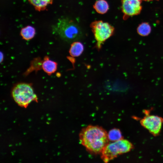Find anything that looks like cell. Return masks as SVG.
<instances>
[{"label":"cell","instance_id":"obj_1","mask_svg":"<svg viewBox=\"0 0 163 163\" xmlns=\"http://www.w3.org/2000/svg\"><path fill=\"white\" fill-rule=\"evenodd\" d=\"M79 138L82 145L94 154L101 153L109 143L108 134L103 129L97 126H89L83 129Z\"/></svg>","mask_w":163,"mask_h":163},{"label":"cell","instance_id":"obj_2","mask_svg":"<svg viewBox=\"0 0 163 163\" xmlns=\"http://www.w3.org/2000/svg\"><path fill=\"white\" fill-rule=\"evenodd\" d=\"M52 30L62 39L68 42L75 41L80 39L82 35L78 24L68 18L59 19L53 26Z\"/></svg>","mask_w":163,"mask_h":163},{"label":"cell","instance_id":"obj_3","mask_svg":"<svg viewBox=\"0 0 163 163\" xmlns=\"http://www.w3.org/2000/svg\"><path fill=\"white\" fill-rule=\"evenodd\" d=\"M132 147L129 141L123 139L108 143L101 153V159L104 162H107L118 155L130 151Z\"/></svg>","mask_w":163,"mask_h":163},{"label":"cell","instance_id":"obj_4","mask_svg":"<svg viewBox=\"0 0 163 163\" xmlns=\"http://www.w3.org/2000/svg\"><path fill=\"white\" fill-rule=\"evenodd\" d=\"M12 97L20 106L26 107L32 101L37 100V97L30 85L20 83L16 85L12 91Z\"/></svg>","mask_w":163,"mask_h":163},{"label":"cell","instance_id":"obj_5","mask_svg":"<svg viewBox=\"0 0 163 163\" xmlns=\"http://www.w3.org/2000/svg\"><path fill=\"white\" fill-rule=\"evenodd\" d=\"M90 27L97 41V46L99 48L103 42L113 35L114 31V28L113 26L102 20L92 22Z\"/></svg>","mask_w":163,"mask_h":163},{"label":"cell","instance_id":"obj_6","mask_svg":"<svg viewBox=\"0 0 163 163\" xmlns=\"http://www.w3.org/2000/svg\"><path fill=\"white\" fill-rule=\"evenodd\" d=\"M141 123L146 129L155 135L158 134L161 129L163 120L157 116L150 115L144 117Z\"/></svg>","mask_w":163,"mask_h":163},{"label":"cell","instance_id":"obj_7","mask_svg":"<svg viewBox=\"0 0 163 163\" xmlns=\"http://www.w3.org/2000/svg\"><path fill=\"white\" fill-rule=\"evenodd\" d=\"M121 9L125 16L139 14L142 9L141 0H122Z\"/></svg>","mask_w":163,"mask_h":163},{"label":"cell","instance_id":"obj_8","mask_svg":"<svg viewBox=\"0 0 163 163\" xmlns=\"http://www.w3.org/2000/svg\"><path fill=\"white\" fill-rule=\"evenodd\" d=\"M36 10L41 11L45 10L48 5L52 4L53 0H28Z\"/></svg>","mask_w":163,"mask_h":163},{"label":"cell","instance_id":"obj_9","mask_svg":"<svg viewBox=\"0 0 163 163\" xmlns=\"http://www.w3.org/2000/svg\"><path fill=\"white\" fill-rule=\"evenodd\" d=\"M93 8L97 12L103 14L108 11L109 9V5L105 0H98L94 3Z\"/></svg>","mask_w":163,"mask_h":163},{"label":"cell","instance_id":"obj_10","mask_svg":"<svg viewBox=\"0 0 163 163\" xmlns=\"http://www.w3.org/2000/svg\"><path fill=\"white\" fill-rule=\"evenodd\" d=\"M84 49L83 44L80 42H74L71 45L69 50L70 55L73 57H78L82 53Z\"/></svg>","mask_w":163,"mask_h":163},{"label":"cell","instance_id":"obj_11","mask_svg":"<svg viewBox=\"0 0 163 163\" xmlns=\"http://www.w3.org/2000/svg\"><path fill=\"white\" fill-rule=\"evenodd\" d=\"M35 33V28L30 25L22 28L20 31L21 35L24 39L26 40H29L33 38Z\"/></svg>","mask_w":163,"mask_h":163},{"label":"cell","instance_id":"obj_12","mask_svg":"<svg viewBox=\"0 0 163 163\" xmlns=\"http://www.w3.org/2000/svg\"><path fill=\"white\" fill-rule=\"evenodd\" d=\"M42 68L43 70L47 73L51 74L54 73L56 70L57 64L54 61L46 59L43 63Z\"/></svg>","mask_w":163,"mask_h":163},{"label":"cell","instance_id":"obj_13","mask_svg":"<svg viewBox=\"0 0 163 163\" xmlns=\"http://www.w3.org/2000/svg\"><path fill=\"white\" fill-rule=\"evenodd\" d=\"M151 27L147 23L144 22L141 24L138 27L137 31L140 35L145 36L148 35L151 32Z\"/></svg>","mask_w":163,"mask_h":163},{"label":"cell","instance_id":"obj_14","mask_svg":"<svg viewBox=\"0 0 163 163\" xmlns=\"http://www.w3.org/2000/svg\"><path fill=\"white\" fill-rule=\"evenodd\" d=\"M109 140L112 142L116 141L122 139V133L120 130L117 129H111L108 134Z\"/></svg>","mask_w":163,"mask_h":163},{"label":"cell","instance_id":"obj_15","mask_svg":"<svg viewBox=\"0 0 163 163\" xmlns=\"http://www.w3.org/2000/svg\"><path fill=\"white\" fill-rule=\"evenodd\" d=\"M144 0V1H152V0Z\"/></svg>","mask_w":163,"mask_h":163}]
</instances>
